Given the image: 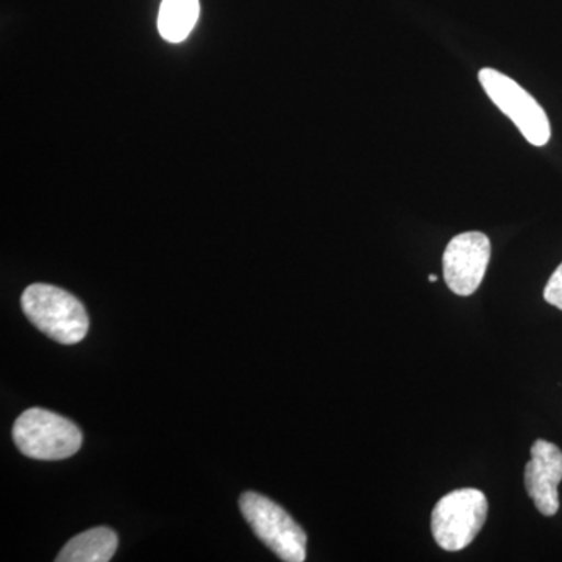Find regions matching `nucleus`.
I'll use <instances>...</instances> for the list:
<instances>
[{
	"mask_svg": "<svg viewBox=\"0 0 562 562\" xmlns=\"http://www.w3.org/2000/svg\"><path fill=\"white\" fill-rule=\"evenodd\" d=\"M562 480V452L560 447L543 439L531 446V460L525 468V487L538 512L552 517L560 509L558 486Z\"/></svg>",
	"mask_w": 562,
	"mask_h": 562,
	"instance_id": "7",
	"label": "nucleus"
},
{
	"mask_svg": "<svg viewBox=\"0 0 562 562\" xmlns=\"http://www.w3.org/2000/svg\"><path fill=\"white\" fill-rule=\"evenodd\" d=\"M18 449L33 460H66L79 452L83 435L74 422L43 408L27 409L13 427Z\"/></svg>",
	"mask_w": 562,
	"mask_h": 562,
	"instance_id": "2",
	"label": "nucleus"
},
{
	"mask_svg": "<svg viewBox=\"0 0 562 562\" xmlns=\"http://www.w3.org/2000/svg\"><path fill=\"white\" fill-rule=\"evenodd\" d=\"M543 299H546L550 305L562 310V262L558 266L553 276L550 277L549 283H547L546 290H543Z\"/></svg>",
	"mask_w": 562,
	"mask_h": 562,
	"instance_id": "10",
	"label": "nucleus"
},
{
	"mask_svg": "<svg viewBox=\"0 0 562 562\" xmlns=\"http://www.w3.org/2000/svg\"><path fill=\"white\" fill-rule=\"evenodd\" d=\"M117 549V535L106 527L80 532L63 547L58 562H109Z\"/></svg>",
	"mask_w": 562,
	"mask_h": 562,
	"instance_id": "8",
	"label": "nucleus"
},
{
	"mask_svg": "<svg viewBox=\"0 0 562 562\" xmlns=\"http://www.w3.org/2000/svg\"><path fill=\"white\" fill-rule=\"evenodd\" d=\"M487 517V498L482 491L465 487L443 495L431 513L432 538L447 552L471 546Z\"/></svg>",
	"mask_w": 562,
	"mask_h": 562,
	"instance_id": "4",
	"label": "nucleus"
},
{
	"mask_svg": "<svg viewBox=\"0 0 562 562\" xmlns=\"http://www.w3.org/2000/svg\"><path fill=\"white\" fill-rule=\"evenodd\" d=\"M428 280H430V281H431V283H436V281H438V277H436V276H430V277H428Z\"/></svg>",
	"mask_w": 562,
	"mask_h": 562,
	"instance_id": "11",
	"label": "nucleus"
},
{
	"mask_svg": "<svg viewBox=\"0 0 562 562\" xmlns=\"http://www.w3.org/2000/svg\"><path fill=\"white\" fill-rule=\"evenodd\" d=\"M480 83L498 106L516 124L532 146H546L552 136L549 117L542 106L520 85L492 68L479 72Z\"/></svg>",
	"mask_w": 562,
	"mask_h": 562,
	"instance_id": "5",
	"label": "nucleus"
},
{
	"mask_svg": "<svg viewBox=\"0 0 562 562\" xmlns=\"http://www.w3.org/2000/svg\"><path fill=\"white\" fill-rule=\"evenodd\" d=\"M239 508L255 536L281 561L306 560V532L280 505L257 492H246L239 498Z\"/></svg>",
	"mask_w": 562,
	"mask_h": 562,
	"instance_id": "3",
	"label": "nucleus"
},
{
	"mask_svg": "<svg viewBox=\"0 0 562 562\" xmlns=\"http://www.w3.org/2000/svg\"><path fill=\"white\" fill-rule=\"evenodd\" d=\"M199 0H162L158 14V31L169 43H181L198 24Z\"/></svg>",
	"mask_w": 562,
	"mask_h": 562,
	"instance_id": "9",
	"label": "nucleus"
},
{
	"mask_svg": "<svg viewBox=\"0 0 562 562\" xmlns=\"http://www.w3.org/2000/svg\"><path fill=\"white\" fill-rule=\"evenodd\" d=\"M21 306L40 331L60 344L83 341L90 328V317L79 299L52 284L29 286L22 294Z\"/></svg>",
	"mask_w": 562,
	"mask_h": 562,
	"instance_id": "1",
	"label": "nucleus"
},
{
	"mask_svg": "<svg viewBox=\"0 0 562 562\" xmlns=\"http://www.w3.org/2000/svg\"><path fill=\"white\" fill-rule=\"evenodd\" d=\"M491 260V241L482 232L454 236L443 251V279L454 294L471 295L479 290Z\"/></svg>",
	"mask_w": 562,
	"mask_h": 562,
	"instance_id": "6",
	"label": "nucleus"
}]
</instances>
